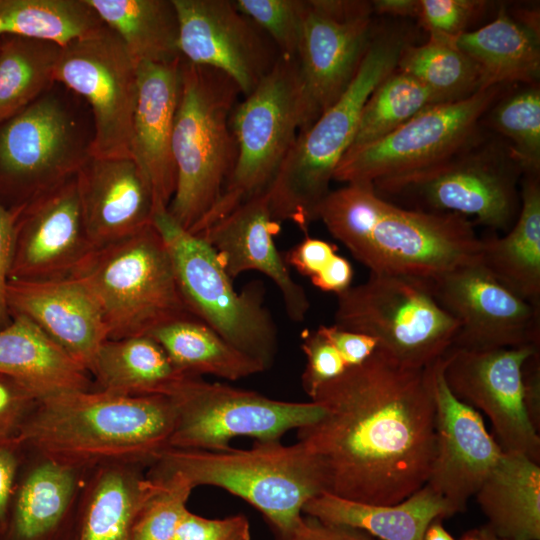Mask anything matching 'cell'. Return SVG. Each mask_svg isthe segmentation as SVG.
Instances as JSON below:
<instances>
[{"label":"cell","instance_id":"1","mask_svg":"<svg viewBox=\"0 0 540 540\" xmlns=\"http://www.w3.org/2000/svg\"><path fill=\"white\" fill-rule=\"evenodd\" d=\"M323 408L297 438L316 460L325 493L370 505H394L428 481L436 450L429 366H403L376 350L322 384Z\"/></svg>","mask_w":540,"mask_h":540},{"label":"cell","instance_id":"2","mask_svg":"<svg viewBox=\"0 0 540 540\" xmlns=\"http://www.w3.org/2000/svg\"><path fill=\"white\" fill-rule=\"evenodd\" d=\"M316 220L373 274L432 280L478 260L481 252L482 240L469 218L401 207L371 183L330 190Z\"/></svg>","mask_w":540,"mask_h":540},{"label":"cell","instance_id":"3","mask_svg":"<svg viewBox=\"0 0 540 540\" xmlns=\"http://www.w3.org/2000/svg\"><path fill=\"white\" fill-rule=\"evenodd\" d=\"M174 422L167 396L91 389L40 399L17 436L26 448L74 466L131 463L149 468L169 447Z\"/></svg>","mask_w":540,"mask_h":540},{"label":"cell","instance_id":"4","mask_svg":"<svg viewBox=\"0 0 540 540\" xmlns=\"http://www.w3.org/2000/svg\"><path fill=\"white\" fill-rule=\"evenodd\" d=\"M406 44L401 34L375 33L345 92L298 133L266 192L276 221H291L308 235L310 224L316 221V209L329 193L335 170L354 140L367 99L396 69Z\"/></svg>","mask_w":540,"mask_h":540},{"label":"cell","instance_id":"5","mask_svg":"<svg viewBox=\"0 0 540 540\" xmlns=\"http://www.w3.org/2000/svg\"><path fill=\"white\" fill-rule=\"evenodd\" d=\"M240 93L221 71L181 59L172 134L176 188L167 210L189 232L217 203L233 170L231 115Z\"/></svg>","mask_w":540,"mask_h":540},{"label":"cell","instance_id":"6","mask_svg":"<svg viewBox=\"0 0 540 540\" xmlns=\"http://www.w3.org/2000/svg\"><path fill=\"white\" fill-rule=\"evenodd\" d=\"M147 470L149 477L176 473L193 488L227 490L255 507L274 535L290 530L304 504L325 493L316 460L299 442L255 441L250 449L222 451L166 448Z\"/></svg>","mask_w":540,"mask_h":540},{"label":"cell","instance_id":"7","mask_svg":"<svg viewBox=\"0 0 540 540\" xmlns=\"http://www.w3.org/2000/svg\"><path fill=\"white\" fill-rule=\"evenodd\" d=\"M71 276L80 279L96 299L108 339L148 335L171 321L196 318L153 224L93 249Z\"/></svg>","mask_w":540,"mask_h":540},{"label":"cell","instance_id":"8","mask_svg":"<svg viewBox=\"0 0 540 540\" xmlns=\"http://www.w3.org/2000/svg\"><path fill=\"white\" fill-rule=\"evenodd\" d=\"M523 175L505 141L479 135L433 165L373 186L401 207L473 216L474 224L507 232L519 214Z\"/></svg>","mask_w":540,"mask_h":540},{"label":"cell","instance_id":"9","mask_svg":"<svg viewBox=\"0 0 540 540\" xmlns=\"http://www.w3.org/2000/svg\"><path fill=\"white\" fill-rule=\"evenodd\" d=\"M81 100L55 82L0 123V183L17 194L14 207L75 177L92 156L93 119Z\"/></svg>","mask_w":540,"mask_h":540},{"label":"cell","instance_id":"10","mask_svg":"<svg viewBox=\"0 0 540 540\" xmlns=\"http://www.w3.org/2000/svg\"><path fill=\"white\" fill-rule=\"evenodd\" d=\"M181 294L192 314L233 347L269 369L278 349L276 324L264 305L262 285L237 292L216 252L180 226L167 209L154 212Z\"/></svg>","mask_w":540,"mask_h":540},{"label":"cell","instance_id":"11","mask_svg":"<svg viewBox=\"0 0 540 540\" xmlns=\"http://www.w3.org/2000/svg\"><path fill=\"white\" fill-rule=\"evenodd\" d=\"M334 324L375 338L397 363L426 368L452 347L459 324L437 301L431 280L373 274L337 295Z\"/></svg>","mask_w":540,"mask_h":540},{"label":"cell","instance_id":"12","mask_svg":"<svg viewBox=\"0 0 540 540\" xmlns=\"http://www.w3.org/2000/svg\"><path fill=\"white\" fill-rule=\"evenodd\" d=\"M304 125L297 58L279 55L231 115L236 161L223 192L191 233L199 234L249 199L266 193Z\"/></svg>","mask_w":540,"mask_h":540},{"label":"cell","instance_id":"13","mask_svg":"<svg viewBox=\"0 0 540 540\" xmlns=\"http://www.w3.org/2000/svg\"><path fill=\"white\" fill-rule=\"evenodd\" d=\"M175 410L168 448L222 451L237 436L280 441L292 429L319 419L316 402H288L254 391L186 376L169 396Z\"/></svg>","mask_w":540,"mask_h":540},{"label":"cell","instance_id":"14","mask_svg":"<svg viewBox=\"0 0 540 540\" xmlns=\"http://www.w3.org/2000/svg\"><path fill=\"white\" fill-rule=\"evenodd\" d=\"M503 87L493 86L462 100L432 105L385 137L348 150L333 180L374 184L447 158L480 135L481 121Z\"/></svg>","mask_w":540,"mask_h":540},{"label":"cell","instance_id":"15","mask_svg":"<svg viewBox=\"0 0 540 540\" xmlns=\"http://www.w3.org/2000/svg\"><path fill=\"white\" fill-rule=\"evenodd\" d=\"M54 80L82 98L94 126L91 155L132 158L137 63L105 24L61 48Z\"/></svg>","mask_w":540,"mask_h":540},{"label":"cell","instance_id":"16","mask_svg":"<svg viewBox=\"0 0 540 540\" xmlns=\"http://www.w3.org/2000/svg\"><path fill=\"white\" fill-rule=\"evenodd\" d=\"M307 1L297 54L304 102L301 130L309 127L345 92L376 32L371 2Z\"/></svg>","mask_w":540,"mask_h":540},{"label":"cell","instance_id":"17","mask_svg":"<svg viewBox=\"0 0 540 540\" xmlns=\"http://www.w3.org/2000/svg\"><path fill=\"white\" fill-rule=\"evenodd\" d=\"M539 350L527 345L491 350L450 348L443 375L453 395L484 413L503 452L520 453L540 463V436L524 400L522 368Z\"/></svg>","mask_w":540,"mask_h":540},{"label":"cell","instance_id":"18","mask_svg":"<svg viewBox=\"0 0 540 540\" xmlns=\"http://www.w3.org/2000/svg\"><path fill=\"white\" fill-rule=\"evenodd\" d=\"M439 304L457 320L451 348L491 350L540 344V307L498 281L478 260L431 280Z\"/></svg>","mask_w":540,"mask_h":540},{"label":"cell","instance_id":"19","mask_svg":"<svg viewBox=\"0 0 540 540\" xmlns=\"http://www.w3.org/2000/svg\"><path fill=\"white\" fill-rule=\"evenodd\" d=\"M181 57L221 71L244 96L271 70L279 53L271 39L230 0H173Z\"/></svg>","mask_w":540,"mask_h":540},{"label":"cell","instance_id":"20","mask_svg":"<svg viewBox=\"0 0 540 540\" xmlns=\"http://www.w3.org/2000/svg\"><path fill=\"white\" fill-rule=\"evenodd\" d=\"M10 210L14 224L9 280L69 277L94 249L83 222L76 176Z\"/></svg>","mask_w":540,"mask_h":540},{"label":"cell","instance_id":"21","mask_svg":"<svg viewBox=\"0 0 540 540\" xmlns=\"http://www.w3.org/2000/svg\"><path fill=\"white\" fill-rule=\"evenodd\" d=\"M443 356L429 365L435 403L436 450L427 485L454 514L467 503L495 466L502 450L482 416L456 398L443 375Z\"/></svg>","mask_w":540,"mask_h":540},{"label":"cell","instance_id":"22","mask_svg":"<svg viewBox=\"0 0 540 540\" xmlns=\"http://www.w3.org/2000/svg\"><path fill=\"white\" fill-rule=\"evenodd\" d=\"M91 470L26 448L0 540H72Z\"/></svg>","mask_w":540,"mask_h":540},{"label":"cell","instance_id":"23","mask_svg":"<svg viewBox=\"0 0 540 540\" xmlns=\"http://www.w3.org/2000/svg\"><path fill=\"white\" fill-rule=\"evenodd\" d=\"M279 230V222L271 214L268 196L263 193L196 235L210 244L232 280L251 270L270 278L281 293L289 318L301 322L310 302L276 248L274 236Z\"/></svg>","mask_w":540,"mask_h":540},{"label":"cell","instance_id":"24","mask_svg":"<svg viewBox=\"0 0 540 540\" xmlns=\"http://www.w3.org/2000/svg\"><path fill=\"white\" fill-rule=\"evenodd\" d=\"M6 297L10 315L28 317L89 372L108 332L96 299L80 279L9 280Z\"/></svg>","mask_w":540,"mask_h":540},{"label":"cell","instance_id":"25","mask_svg":"<svg viewBox=\"0 0 540 540\" xmlns=\"http://www.w3.org/2000/svg\"><path fill=\"white\" fill-rule=\"evenodd\" d=\"M86 233L100 248L152 224V189L132 158L91 156L76 174Z\"/></svg>","mask_w":540,"mask_h":540},{"label":"cell","instance_id":"26","mask_svg":"<svg viewBox=\"0 0 540 540\" xmlns=\"http://www.w3.org/2000/svg\"><path fill=\"white\" fill-rule=\"evenodd\" d=\"M181 59L137 64L138 98L131 153L152 189L155 211L168 208L176 188L172 134L179 98Z\"/></svg>","mask_w":540,"mask_h":540},{"label":"cell","instance_id":"27","mask_svg":"<svg viewBox=\"0 0 540 540\" xmlns=\"http://www.w3.org/2000/svg\"><path fill=\"white\" fill-rule=\"evenodd\" d=\"M0 373L40 399L93 388L90 373L21 314L11 315L10 322L0 329Z\"/></svg>","mask_w":540,"mask_h":540},{"label":"cell","instance_id":"28","mask_svg":"<svg viewBox=\"0 0 540 540\" xmlns=\"http://www.w3.org/2000/svg\"><path fill=\"white\" fill-rule=\"evenodd\" d=\"M146 469L131 463L93 468L80 497L75 540H131L137 514L155 488Z\"/></svg>","mask_w":540,"mask_h":540},{"label":"cell","instance_id":"29","mask_svg":"<svg viewBox=\"0 0 540 540\" xmlns=\"http://www.w3.org/2000/svg\"><path fill=\"white\" fill-rule=\"evenodd\" d=\"M475 63L481 90L511 83L535 85L540 76V36L536 15L516 18L503 7L494 20L456 40Z\"/></svg>","mask_w":540,"mask_h":540},{"label":"cell","instance_id":"30","mask_svg":"<svg viewBox=\"0 0 540 540\" xmlns=\"http://www.w3.org/2000/svg\"><path fill=\"white\" fill-rule=\"evenodd\" d=\"M302 514L361 529L379 540H424L431 522L455 515L427 484L394 505L363 504L322 493L304 504Z\"/></svg>","mask_w":540,"mask_h":540},{"label":"cell","instance_id":"31","mask_svg":"<svg viewBox=\"0 0 540 540\" xmlns=\"http://www.w3.org/2000/svg\"><path fill=\"white\" fill-rule=\"evenodd\" d=\"M485 525L507 540H540V465L502 452L475 494Z\"/></svg>","mask_w":540,"mask_h":540},{"label":"cell","instance_id":"32","mask_svg":"<svg viewBox=\"0 0 540 540\" xmlns=\"http://www.w3.org/2000/svg\"><path fill=\"white\" fill-rule=\"evenodd\" d=\"M517 219L503 237L481 238L480 263L504 286L540 307L539 174L521 179Z\"/></svg>","mask_w":540,"mask_h":540},{"label":"cell","instance_id":"33","mask_svg":"<svg viewBox=\"0 0 540 540\" xmlns=\"http://www.w3.org/2000/svg\"><path fill=\"white\" fill-rule=\"evenodd\" d=\"M89 373L93 390L124 396H167L188 375L149 335L107 339Z\"/></svg>","mask_w":540,"mask_h":540},{"label":"cell","instance_id":"34","mask_svg":"<svg viewBox=\"0 0 540 540\" xmlns=\"http://www.w3.org/2000/svg\"><path fill=\"white\" fill-rule=\"evenodd\" d=\"M123 41L134 61L171 62L181 57L173 0H87Z\"/></svg>","mask_w":540,"mask_h":540},{"label":"cell","instance_id":"35","mask_svg":"<svg viewBox=\"0 0 540 540\" xmlns=\"http://www.w3.org/2000/svg\"><path fill=\"white\" fill-rule=\"evenodd\" d=\"M148 335L186 375L210 374L238 380L265 371L259 362L233 347L197 318L171 321Z\"/></svg>","mask_w":540,"mask_h":540},{"label":"cell","instance_id":"36","mask_svg":"<svg viewBox=\"0 0 540 540\" xmlns=\"http://www.w3.org/2000/svg\"><path fill=\"white\" fill-rule=\"evenodd\" d=\"M0 123L34 102L54 83L61 46L44 40L2 36Z\"/></svg>","mask_w":540,"mask_h":540},{"label":"cell","instance_id":"37","mask_svg":"<svg viewBox=\"0 0 540 540\" xmlns=\"http://www.w3.org/2000/svg\"><path fill=\"white\" fill-rule=\"evenodd\" d=\"M104 25L87 0H0V36H20L61 47Z\"/></svg>","mask_w":540,"mask_h":540},{"label":"cell","instance_id":"38","mask_svg":"<svg viewBox=\"0 0 540 540\" xmlns=\"http://www.w3.org/2000/svg\"><path fill=\"white\" fill-rule=\"evenodd\" d=\"M396 69L424 85L438 103L462 100L481 90L478 68L456 40L429 37L422 45L407 43Z\"/></svg>","mask_w":540,"mask_h":540},{"label":"cell","instance_id":"39","mask_svg":"<svg viewBox=\"0 0 540 540\" xmlns=\"http://www.w3.org/2000/svg\"><path fill=\"white\" fill-rule=\"evenodd\" d=\"M435 104L439 103L424 85L395 69L367 99L349 150L385 137Z\"/></svg>","mask_w":540,"mask_h":540},{"label":"cell","instance_id":"40","mask_svg":"<svg viewBox=\"0 0 540 540\" xmlns=\"http://www.w3.org/2000/svg\"><path fill=\"white\" fill-rule=\"evenodd\" d=\"M490 126L503 138L524 174L540 171V90L528 86L488 110Z\"/></svg>","mask_w":540,"mask_h":540},{"label":"cell","instance_id":"41","mask_svg":"<svg viewBox=\"0 0 540 540\" xmlns=\"http://www.w3.org/2000/svg\"><path fill=\"white\" fill-rule=\"evenodd\" d=\"M149 478L155 488L137 514L131 540H174L194 488L176 473Z\"/></svg>","mask_w":540,"mask_h":540},{"label":"cell","instance_id":"42","mask_svg":"<svg viewBox=\"0 0 540 540\" xmlns=\"http://www.w3.org/2000/svg\"><path fill=\"white\" fill-rule=\"evenodd\" d=\"M234 4L271 39L279 55L297 58L307 0H234Z\"/></svg>","mask_w":540,"mask_h":540},{"label":"cell","instance_id":"43","mask_svg":"<svg viewBox=\"0 0 540 540\" xmlns=\"http://www.w3.org/2000/svg\"><path fill=\"white\" fill-rule=\"evenodd\" d=\"M487 4L482 0H417L416 18L429 37L457 40Z\"/></svg>","mask_w":540,"mask_h":540},{"label":"cell","instance_id":"44","mask_svg":"<svg viewBox=\"0 0 540 540\" xmlns=\"http://www.w3.org/2000/svg\"><path fill=\"white\" fill-rule=\"evenodd\" d=\"M301 348L307 359L302 386L309 397L348 368L337 349L318 330L303 332Z\"/></svg>","mask_w":540,"mask_h":540},{"label":"cell","instance_id":"45","mask_svg":"<svg viewBox=\"0 0 540 540\" xmlns=\"http://www.w3.org/2000/svg\"><path fill=\"white\" fill-rule=\"evenodd\" d=\"M174 540H252L248 519L241 514L209 519L190 512L183 514Z\"/></svg>","mask_w":540,"mask_h":540},{"label":"cell","instance_id":"46","mask_svg":"<svg viewBox=\"0 0 540 540\" xmlns=\"http://www.w3.org/2000/svg\"><path fill=\"white\" fill-rule=\"evenodd\" d=\"M39 400L27 387L0 373V438L17 436Z\"/></svg>","mask_w":540,"mask_h":540},{"label":"cell","instance_id":"47","mask_svg":"<svg viewBox=\"0 0 540 540\" xmlns=\"http://www.w3.org/2000/svg\"><path fill=\"white\" fill-rule=\"evenodd\" d=\"M274 537L275 540H379L361 529L324 522L304 514L290 530Z\"/></svg>","mask_w":540,"mask_h":540},{"label":"cell","instance_id":"48","mask_svg":"<svg viewBox=\"0 0 540 540\" xmlns=\"http://www.w3.org/2000/svg\"><path fill=\"white\" fill-rule=\"evenodd\" d=\"M26 448L18 436L0 438V532L15 490Z\"/></svg>","mask_w":540,"mask_h":540},{"label":"cell","instance_id":"49","mask_svg":"<svg viewBox=\"0 0 540 540\" xmlns=\"http://www.w3.org/2000/svg\"><path fill=\"white\" fill-rule=\"evenodd\" d=\"M340 353L347 367L367 360L378 347L375 338L336 326L321 325L317 329Z\"/></svg>","mask_w":540,"mask_h":540},{"label":"cell","instance_id":"50","mask_svg":"<svg viewBox=\"0 0 540 540\" xmlns=\"http://www.w3.org/2000/svg\"><path fill=\"white\" fill-rule=\"evenodd\" d=\"M336 254L337 247L334 244L307 235L286 254L285 262L300 274L312 278Z\"/></svg>","mask_w":540,"mask_h":540},{"label":"cell","instance_id":"51","mask_svg":"<svg viewBox=\"0 0 540 540\" xmlns=\"http://www.w3.org/2000/svg\"><path fill=\"white\" fill-rule=\"evenodd\" d=\"M13 224L12 211L6 209L0 202V329L11 320L6 290L12 262Z\"/></svg>","mask_w":540,"mask_h":540},{"label":"cell","instance_id":"52","mask_svg":"<svg viewBox=\"0 0 540 540\" xmlns=\"http://www.w3.org/2000/svg\"><path fill=\"white\" fill-rule=\"evenodd\" d=\"M352 279L351 263L338 254L334 255L320 272L310 278L312 284L318 289L336 295L347 290L351 286Z\"/></svg>","mask_w":540,"mask_h":540},{"label":"cell","instance_id":"53","mask_svg":"<svg viewBox=\"0 0 540 540\" xmlns=\"http://www.w3.org/2000/svg\"><path fill=\"white\" fill-rule=\"evenodd\" d=\"M524 400L529 418L539 432L540 427V352L531 355L522 368Z\"/></svg>","mask_w":540,"mask_h":540},{"label":"cell","instance_id":"54","mask_svg":"<svg viewBox=\"0 0 540 540\" xmlns=\"http://www.w3.org/2000/svg\"><path fill=\"white\" fill-rule=\"evenodd\" d=\"M374 14L416 18L417 0L371 1Z\"/></svg>","mask_w":540,"mask_h":540},{"label":"cell","instance_id":"55","mask_svg":"<svg viewBox=\"0 0 540 540\" xmlns=\"http://www.w3.org/2000/svg\"><path fill=\"white\" fill-rule=\"evenodd\" d=\"M424 540H456L443 526L442 519H435L426 529Z\"/></svg>","mask_w":540,"mask_h":540},{"label":"cell","instance_id":"56","mask_svg":"<svg viewBox=\"0 0 540 540\" xmlns=\"http://www.w3.org/2000/svg\"><path fill=\"white\" fill-rule=\"evenodd\" d=\"M473 530L480 540H507L496 536L486 526H482Z\"/></svg>","mask_w":540,"mask_h":540},{"label":"cell","instance_id":"57","mask_svg":"<svg viewBox=\"0 0 540 540\" xmlns=\"http://www.w3.org/2000/svg\"><path fill=\"white\" fill-rule=\"evenodd\" d=\"M460 540H480L477 535L475 534L474 530H470L463 534Z\"/></svg>","mask_w":540,"mask_h":540},{"label":"cell","instance_id":"58","mask_svg":"<svg viewBox=\"0 0 540 540\" xmlns=\"http://www.w3.org/2000/svg\"><path fill=\"white\" fill-rule=\"evenodd\" d=\"M72 540H75V538L73 537V539H72Z\"/></svg>","mask_w":540,"mask_h":540}]
</instances>
